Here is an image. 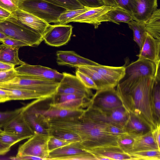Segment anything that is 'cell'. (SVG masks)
Returning <instances> with one entry per match:
<instances>
[{"instance_id":"25","label":"cell","mask_w":160,"mask_h":160,"mask_svg":"<svg viewBox=\"0 0 160 160\" xmlns=\"http://www.w3.org/2000/svg\"><path fill=\"white\" fill-rule=\"evenodd\" d=\"M80 142H74L55 149L49 152L47 160H58L61 158L84 152Z\"/></svg>"},{"instance_id":"47","label":"cell","mask_w":160,"mask_h":160,"mask_svg":"<svg viewBox=\"0 0 160 160\" xmlns=\"http://www.w3.org/2000/svg\"><path fill=\"white\" fill-rule=\"evenodd\" d=\"M17 73L14 69L3 72H0V83L11 80L17 76Z\"/></svg>"},{"instance_id":"44","label":"cell","mask_w":160,"mask_h":160,"mask_svg":"<svg viewBox=\"0 0 160 160\" xmlns=\"http://www.w3.org/2000/svg\"><path fill=\"white\" fill-rule=\"evenodd\" d=\"M108 132L112 136L118 138L123 135L127 134L125 132L123 126L116 123L106 124Z\"/></svg>"},{"instance_id":"5","label":"cell","mask_w":160,"mask_h":160,"mask_svg":"<svg viewBox=\"0 0 160 160\" xmlns=\"http://www.w3.org/2000/svg\"><path fill=\"white\" fill-rule=\"evenodd\" d=\"M0 32L7 36L22 41L28 46H38L43 40L40 34L10 18L0 22Z\"/></svg>"},{"instance_id":"32","label":"cell","mask_w":160,"mask_h":160,"mask_svg":"<svg viewBox=\"0 0 160 160\" xmlns=\"http://www.w3.org/2000/svg\"><path fill=\"white\" fill-rule=\"evenodd\" d=\"M152 106L158 123H160V71L158 68L155 78L152 91Z\"/></svg>"},{"instance_id":"31","label":"cell","mask_w":160,"mask_h":160,"mask_svg":"<svg viewBox=\"0 0 160 160\" xmlns=\"http://www.w3.org/2000/svg\"><path fill=\"white\" fill-rule=\"evenodd\" d=\"M76 68L77 70L82 72L89 76L96 85L98 90L113 88L102 76L88 66H80Z\"/></svg>"},{"instance_id":"36","label":"cell","mask_w":160,"mask_h":160,"mask_svg":"<svg viewBox=\"0 0 160 160\" xmlns=\"http://www.w3.org/2000/svg\"><path fill=\"white\" fill-rule=\"evenodd\" d=\"M129 154L132 160H159L160 150H148L132 152Z\"/></svg>"},{"instance_id":"13","label":"cell","mask_w":160,"mask_h":160,"mask_svg":"<svg viewBox=\"0 0 160 160\" xmlns=\"http://www.w3.org/2000/svg\"><path fill=\"white\" fill-rule=\"evenodd\" d=\"M8 18L42 36L50 25L35 15L19 8Z\"/></svg>"},{"instance_id":"1","label":"cell","mask_w":160,"mask_h":160,"mask_svg":"<svg viewBox=\"0 0 160 160\" xmlns=\"http://www.w3.org/2000/svg\"><path fill=\"white\" fill-rule=\"evenodd\" d=\"M154 78L148 77L128 78L117 86L116 90L128 112L137 116L152 130L158 123L152 103Z\"/></svg>"},{"instance_id":"54","label":"cell","mask_w":160,"mask_h":160,"mask_svg":"<svg viewBox=\"0 0 160 160\" xmlns=\"http://www.w3.org/2000/svg\"><path fill=\"white\" fill-rule=\"evenodd\" d=\"M0 98L2 99L3 102L9 101L8 94L6 91L0 88Z\"/></svg>"},{"instance_id":"43","label":"cell","mask_w":160,"mask_h":160,"mask_svg":"<svg viewBox=\"0 0 160 160\" xmlns=\"http://www.w3.org/2000/svg\"><path fill=\"white\" fill-rule=\"evenodd\" d=\"M118 7L126 11L132 16L136 6V0H115Z\"/></svg>"},{"instance_id":"42","label":"cell","mask_w":160,"mask_h":160,"mask_svg":"<svg viewBox=\"0 0 160 160\" xmlns=\"http://www.w3.org/2000/svg\"><path fill=\"white\" fill-rule=\"evenodd\" d=\"M97 160L91 153L85 151L84 152L77 153L59 158L58 160Z\"/></svg>"},{"instance_id":"27","label":"cell","mask_w":160,"mask_h":160,"mask_svg":"<svg viewBox=\"0 0 160 160\" xmlns=\"http://www.w3.org/2000/svg\"><path fill=\"white\" fill-rule=\"evenodd\" d=\"M151 131L136 137L132 152L148 150H160L153 138Z\"/></svg>"},{"instance_id":"35","label":"cell","mask_w":160,"mask_h":160,"mask_svg":"<svg viewBox=\"0 0 160 160\" xmlns=\"http://www.w3.org/2000/svg\"><path fill=\"white\" fill-rule=\"evenodd\" d=\"M137 136L128 134L123 135L118 138V146L125 153L132 152Z\"/></svg>"},{"instance_id":"16","label":"cell","mask_w":160,"mask_h":160,"mask_svg":"<svg viewBox=\"0 0 160 160\" xmlns=\"http://www.w3.org/2000/svg\"><path fill=\"white\" fill-rule=\"evenodd\" d=\"M57 63L59 65L77 68L80 66H97L100 64L84 58L72 51H58Z\"/></svg>"},{"instance_id":"29","label":"cell","mask_w":160,"mask_h":160,"mask_svg":"<svg viewBox=\"0 0 160 160\" xmlns=\"http://www.w3.org/2000/svg\"><path fill=\"white\" fill-rule=\"evenodd\" d=\"M146 31L154 38L160 39V9H157L144 23Z\"/></svg>"},{"instance_id":"24","label":"cell","mask_w":160,"mask_h":160,"mask_svg":"<svg viewBox=\"0 0 160 160\" xmlns=\"http://www.w3.org/2000/svg\"><path fill=\"white\" fill-rule=\"evenodd\" d=\"M132 20L133 18L130 13L120 7H115L102 15L98 22L99 25L103 22H110L119 24L121 22L128 23Z\"/></svg>"},{"instance_id":"10","label":"cell","mask_w":160,"mask_h":160,"mask_svg":"<svg viewBox=\"0 0 160 160\" xmlns=\"http://www.w3.org/2000/svg\"><path fill=\"white\" fill-rule=\"evenodd\" d=\"M72 28L71 25L50 24L43 36V40L53 47L65 45L70 39Z\"/></svg>"},{"instance_id":"51","label":"cell","mask_w":160,"mask_h":160,"mask_svg":"<svg viewBox=\"0 0 160 160\" xmlns=\"http://www.w3.org/2000/svg\"><path fill=\"white\" fill-rule=\"evenodd\" d=\"M15 65L0 61V72L5 71L14 69Z\"/></svg>"},{"instance_id":"55","label":"cell","mask_w":160,"mask_h":160,"mask_svg":"<svg viewBox=\"0 0 160 160\" xmlns=\"http://www.w3.org/2000/svg\"><path fill=\"white\" fill-rule=\"evenodd\" d=\"M104 4L107 6L118 7L115 0H100Z\"/></svg>"},{"instance_id":"2","label":"cell","mask_w":160,"mask_h":160,"mask_svg":"<svg viewBox=\"0 0 160 160\" xmlns=\"http://www.w3.org/2000/svg\"><path fill=\"white\" fill-rule=\"evenodd\" d=\"M48 122L51 129L77 134L81 138L82 149L118 146V138L108 132L106 124L95 122L83 113L78 117L50 120Z\"/></svg>"},{"instance_id":"3","label":"cell","mask_w":160,"mask_h":160,"mask_svg":"<svg viewBox=\"0 0 160 160\" xmlns=\"http://www.w3.org/2000/svg\"><path fill=\"white\" fill-rule=\"evenodd\" d=\"M59 82L56 81L21 77L0 83V88L26 90L38 93L48 99L57 93Z\"/></svg>"},{"instance_id":"52","label":"cell","mask_w":160,"mask_h":160,"mask_svg":"<svg viewBox=\"0 0 160 160\" xmlns=\"http://www.w3.org/2000/svg\"><path fill=\"white\" fill-rule=\"evenodd\" d=\"M12 15V13L0 7V17L5 20L11 17Z\"/></svg>"},{"instance_id":"46","label":"cell","mask_w":160,"mask_h":160,"mask_svg":"<svg viewBox=\"0 0 160 160\" xmlns=\"http://www.w3.org/2000/svg\"><path fill=\"white\" fill-rule=\"evenodd\" d=\"M0 42L7 45L14 47L20 48L28 46L26 43L22 41L10 37H8L1 40Z\"/></svg>"},{"instance_id":"49","label":"cell","mask_w":160,"mask_h":160,"mask_svg":"<svg viewBox=\"0 0 160 160\" xmlns=\"http://www.w3.org/2000/svg\"><path fill=\"white\" fill-rule=\"evenodd\" d=\"M151 132L155 141L160 148V123L158 124Z\"/></svg>"},{"instance_id":"21","label":"cell","mask_w":160,"mask_h":160,"mask_svg":"<svg viewBox=\"0 0 160 160\" xmlns=\"http://www.w3.org/2000/svg\"><path fill=\"white\" fill-rule=\"evenodd\" d=\"M115 7L103 5L102 6L90 8L84 13L71 19L70 22L86 23L93 24L95 28H98L99 18Z\"/></svg>"},{"instance_id":"17","label":"cell","mask_w":160,"mask_h":160,"mask_svg":"<svg viewBox=\"0 0 160 160\" xmlns=\"http://www.w3.org/2000/svg\"><path fill=\"white\" fill-rule=\"evenodd\" d=\"M160 39L154 38L147 32L143 46L137 56L149 60L158 66L160 63Z\"/></svg>"},{"instance_id":"14","label":"cell","mask_w":160,"mask_h":160,"mask_svg":"<svg viewBox=\"0 0 160 160\" xmlns=\"http://www.w3.org/2000/svg\"><path fill=\"white\" fill-rule=\"evenodd\" d=\"M125 68V75L128 78L148 77L155 78L160 65L147 59H138Z\"/></svg>"},{"instance_id":"58","label":"cell","mask_w":160,"mask_h":160,"mask_svg":"<svg viewBox=\"0 0 160 160\" xmlns=\"http://www.w3.org/2000/svg\"><path fill=\"white\" fill-rule=\"evenodd\" d=\"M0 102H3L2 99L0 98Z\"/></svg>"},{"instance_id":"22","label":"cell","mask_w":160,"mask_h":160,"mask_svg":"<svg viewBox=\"0 0 160 160\" xmlns=\"http://www.w3.org/2000/svg\"><path fill=\"white\" fill-rule=\"evenodd\" d=\"M38 99H36V104L38 111L47 120L80 116L84 109L81 108L76 110H70L62 109L53 106L49 104V108L46 110L41 109L38 108Z\"/></svg>"},{"instance_id":"37","label":"cell","mask_w":160,"mask_h":160,"mask_svg":"<svg viewBox=\"0 0 160 160\" xmlns=\"http://www.w3.org/2000/svg\"><path fill=\"white\" fill-rule=\"evenodd\" d=\"M50 135L71 142H81L80 137L77 134L61 130L50 129Z\"/></svg>"},{"instance_id":"12","label":"cell","mask_w":160,"mask_h":160,"mask_svg":"<svg viewBox=\"0 0 160 160\" xmlns=\"http://www.w3.org/2000/svg\"><path fill=\"white\" fill-rule=\"evenodd\" d=\"M62 73L56 93L73 94L92 98L93 95L92 90L85 87L76 76L65 72Z\"/></svg>"},{"instance_id":"7","label":"cell","mask_w":160,"mask_h":160,"mask_svg":"<svg viewBox=\"0 0 160 160\" xmlns=\"http://www.w3.org/2000/svg\"><path fill=\"white\" fill-rule=\"evenodd\" d=\"M115 88L97 90L91 98L90 105L94 108L105 112H109L123 106Z\"/></svg>"},{"instance_id":"28","label":"cell","mask_w":160,"mask_h":160,"mask_svg":"<svg viewBox=\"0 0 160 160\" xmlns=\"http://www.w3.org/2000/svg\"><path fill=\"white\" fill-rule=\"evenodd\" d=\"M9 101L37 99H48L37 92L26 90L18 89H5Z\"/></svg>"},{"instance_id":"39","label":"cell","mask_w":160,"mask_h":160,"mask_svg":"<svg viewBox=\"0 0 160 160\" xmlns=\"http://www.w3.org/2000/svg\"><path fill=\"white\" fill-rule=\"evenodd\" d=\"M23 108V107L12 111H0V128L21 112Z\"/></svg>"},{"instance_id":"57","label":"cell","mask_w":160,"mask_h":160,"mask_svg":"<svg viewBox=\"0 0 160 160\" xmlns=\"http://www.w3.org/2000/svg\"><path fill=\"white\" fill-rule=\"evenodd\" d=\"M4 20H5V19H3L2 18H1L0 17V22L4 21Z\"/></svg>"},{"instance_id":"15","label":"cell","mask_w":160,"mask_h":160,"mask_svg":"<svg viewBox=\"0 0 160 160\" xmlns=\"http://www.w3.org/2000/svg\"><path fill=\"white\" fill-rule=\"evenodd\" d=\"M92 154L97 160H132L118 146L108 145L89 149H83Z\"/></svg>"},{"instance_id":"33","label":"cell","mask_w":160,"mask_h":160,"mask_svg":"<svg viewBox=\"0 0 160 160\" xmlns=\"http://www.w3.org/2000/svg\"><path fill=\"white\" fill-rule=\"evenodd\" d=\"M27 138L2 130L0 132V142L9 148Z\"/></svg>"},{"instance_id":"18","label":"cell","mask_w":160,"mask_h":160,"mask_svg":"<svg viewBox=\"0 0 160 160\" xmlns=\"http://www.w3.org/2000/svg\"><path fill=\"white\" fill-rule=\"evenodd\" d=\"M88 66L98 73L113 88L116 87L125 75V66L113 67L101 64Z\"/></svg>"},{"instance_id":"45","label":"cell","mask_w":160,"mask_h":160,"mask_svg":"<svg viewBox=\"0 0 160 160\" xmlns=\"http://www.w3.org/2000/svg\"><path fill=\"white\" fill-rule=\"evenodd\" d=\"M20 0H0V7L12 13L18 8Z\"/></svg>"},{"instance_id":"20","label":"cell","mask_w":160,"mask_h":160,"mask_svg":"<svg viewBox=\"0 0 160 160\" xmlns=\"http://www.w3.org/2000/svg\"><path fill=\"white\" fill-rule=\"evenodd\" d=\"M133 20L145 23L157 9L158 0H136Z\"/></svg>"},{"instance_id":"53","label":"cell","mask_w":160,"mask_h":160,"mask_svg":"<svg viewBox=\"0 0 160 160\" xmlns=\"http://www.w3.org/2000/svg\"><path fill=\"white\" fill-rule=\"evenodd\" d=\"M2 130V129L0 128V132ZM10 148L5 146L0 142V156L5 154L10 151Z\"/></svg>"},{"instance_id":"26","label":"cell","mask_w":160,"mask_h":160,"mask_svg":"<svg viewBox=\"0 0 160 160\" xmlns=\"http://www.w3.org/2000/svg\"><path fill=\"white\" fill-rule=\"evenodd\" d=\"M19 47H14L3 44H0V61L13 65H21L25 63L18 57Z\"/></svg>"},{"instance_id":"41","label":"cell","mask_w":160,"mask_h":160,"mask_svg":"<svg viewBox=\"0 0 160 160\" xmlns=\"http://www.w3.org/2000/svg\"><path fill=\"white\" fill-rule=\"evenodd\" d=\"M72 143V142L58 138L52 135H50L48 142L49 152L55 149L69 144Z\"/></svg>"},{"instance_id":"30","label":"cell","mask_w":160,"mask_h":160,"mask_svg":"<svg viewBox=\"0 0 160 160\" xmlns=\"http://www.w3.org/2000/svg\"><path fill=\"white\" fill-rule=\"evenodd\" d=\"M127 23L129 28L133 32V40L138 45L140 50L144 44L147 34V32L145 28L144 23L133 20H131Z\"/></svg>"},{"instance_id":"19","label":"cell","mask_w":160,"mask_h":160,"mask_svg":"<svg viewBox=\"0 0 160 160\" xmlns=\"http://www.w3.org/2000/svg\"><path fill=\"white\" fill-rule=\"evenodd\" d=\"M2 128L5 131L25 136L27 139L35 133L24 118L21 112L6 123Z\"/></svg>"},{"instance_id":"8","label":"cell","mask_w":160,"mask_h":160,"mask_svg":"<svg viewBox=\"0 0 160 160\" xmlns=\"http://www.w3.org/2000/svg\"><path fill=\"white\" fill-rule=\"evenodd\" d=\"M17 76L27 78L48 80L60 82L63 75L57 70L40 65H32L25 62L14 68Z\"/></svg>"},{"instance_id":"48","label":"cell","mask_w":160,"mask_h":160,"mask_svg":"<svg viewBox=\"0 0 160 160\" xmlns=\"http://www.w3.org/2000/svg\"><path fill=\"white\" fill-rule=\"evenodd\" d=\"M84 7L96 8L104 5L100 0H77Z\"/></svg>"},{"instance_id":"23","label":"cell","mask_w":160,"mask_h":160,"mask_svg":"<svg viewBox=\"0 0 160 160\" xmlns=\"http://www.w3.org/2000/svg\"><path fill=\"white\" fill-rule=\"evenodd\" d=\"M123 128L127 134L137 136L145 134L152 130L147 124L137 116L130 113Z\"/></svg>"},{"instance_id":"40","label":"cell","mask_w":160,"mask_h":160,"mask_svg":"<svg viewBox=\"0 0 160 160\" xmlns=\"http://www.w3.org/2000/svg\"><path fill=\"white\" fill-rule=\"evenodd\" d=\"M76 76L78 78L84 86L88 88L98 90L97 86L91 78L85 73L77 70Z\"/></svg>"},{"instance_id":"11","label":"cell","mask_w":160,"mask_h":160,"mask_svg":"<svg viewBox=\"0 0 160 160\" xmlns=\"http://www.w3.org/2000/svg\"><path fill=\"white\" fill-rule=\"evenodd\" d=\"M52 99V102L50 105L70 110L87 108L91 100V98L73 94L56 93Z\"/></svg>"},{"instance_id":"6","label":"cell","mask_w":160,"mask_h":160,"mask_svg":"<svg viewBox=\"0 0 160 160\" xmlns=\"http://www.w3.org/2000/svg\"><path fill=\"white\" fill-rule=\"evenodd\" d=\"M50 135L35 133L18 149L17 157L30 155L40 158L47 160L49 151L48 142Z\"/></svg>"},{"instance_id":"56","label":"cell","mask_w":160,"mask_h":160,"mask_svg":"<svg viewBox=\"0 0 160 160\" xmlns=\"http://www.w3.org/2000/svg\"><path fill=\"white\" fill-rule=\"evenodd\" d=\"M8 37H9L7 36L6 35L3 33L0 32V42L1 40Z\"/></svg>"},{"instance_id":"34","label":"cell","mask_w":160,"mask_h":160,"mask_svg":"<svg viewBox=\"0 0 160 160\" xmlns=\"http://www.w3.org/2000/svg\"><path fill=\"white\" fill-rule=\"evenodd\" d=\"M91 8L84 7L83 8L72 10H66L60 14L58 17L57 24L66 25L70 22V20L84 13Z\"/></svg>"},{"instance_id":"38","label":"cell","mask_w":160,"mask_h":160,"mask_svg":"<svg viewBox=\"0 0 160 160\" xmlns=\"http://www.w3.org/2000/svg\"><path fill=\"white\" fill-rule=\"evenodd\" d=\"M56 5L62 7L66 10L76 9L84 7L77 0H44Z\"/></svg>"},{"instance_id":"9","label":"cell","mask_w":160,"mask_h":160,"mask_svg":"<svg viewBox=\"0 0 160 160\" xmlns=\"http://www.w3.org/2000/svg\"><path fill=\"white\" fill-rule=\"evenodd\" d=\"M21 113L35 133L50 135L49 124L45 117L38 111L36 99L24 106Z\"/></svg>"},{"instance_id":"50","label":"cell","mask_w":160,"mask_h":160,"mask_svg":"<svg viewBox=\"0 0 160 160\" xmlns=\"http://www.w3.org/2000/svg\"><path fill=\"white\" fill-rule=\"evenodd\" d=\"M11 159L16 160H42V158L33 156L27 155L22 157H10Z\"/></svg>"},{"instance_id":"4","label":"cell","mask_w":160,"mask_h":160,"mask_svg":"<svg viewBox=\"0 0 160 160\" xmlns=\"http://www.w3.org/2000/svg\"><path fill=\"white\" fill-rule=\"evenodd\" d=\"M18 8L29 12L48 23H57L59 17L66 9L44 0H20Z\"/></svg>"}]
</instances>
